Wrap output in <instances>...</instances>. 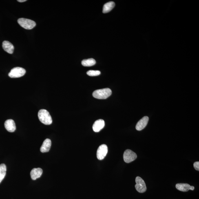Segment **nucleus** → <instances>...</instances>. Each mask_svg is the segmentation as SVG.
<instances>
[{"label":"nucleus","instance_id":"nucleus-1","mask_svg":"<svg viewBox=\"0 0 199 199\" xmlns=\"http://www.w3.org/2000/svg\"><path fill=\"white\" fill-rule=\"evenodd\" d=\"M38 118L42 123L46 125L52 123V120L50 113L46 109H41L38 113Z\"/></svg>","mask_w":199,"mask_h":199},{"label":"nucleus","instance_id":"nucleus-2","mask_svg":"<svg viewBox=\"0 0 199 199\" xmlns=\"http://www.w3.org/2000/svg\"><path fill=\"white\" fill-rule=\"evenodd\" d=\"M112 94L110 89L107 88L95 90L93 94L94 97L98 99H105L109 98Z\"/></svg>","mask_w":199,"mask_h":199},{"label":"nucleus","instance_id":"nucleus-3","mask_svg":"<svg viewBox=\"0 0 199 199\" xmlns=\"http://www.w3.org/2000/svg\"><path fill=\"white\" fill-rule=\"evenodd\" d=\"M17 22L21 27L27 30H31L34 28L36 25L35 22L25 18H20L18 20Z\"/></svg>","mask_w":199,"mask_h":199},{"label":"nucleus","instance_id":"nucleus-4","mask_svg":"<svg viewBox=\"0 0 199 199\" xmlns=\"http://www.w3.org/2000/svg\"><path fill=\"white\" fill-rule=\"evenodd\" d=\"M25 69L21 67H15L12 69L8 75L11 78H18L23 76L25 74Z\"/></svg>","mask_w":199,"mask_h":199},{"label":"nucleus","instance_id":"nucleus-5","mask_svg":"<svg viewBox=\"0 0 199 199\" xmlns=\"http://www.w3.org/2000/svg\"><path fill=\"white\" fill-rule=\"evenodd\" d=\"M136 184L135 185V188L139 193H144L147 191V186L143 179L140 177H137L136 179Z\"/></svg>","mask_w":199,"mask_h":199},{"label":"nucleus","instance_id":"nucleus-6","mask_svg":"<svg viewBox=\"0 0 199 199\" xmlns=\"http://www.w3.org/2000/svg\"><path fill=\"white\" fill-rule=\"evenodd\" d=\"M137 158V156L134 151L130 149H127L124 153V161L126 163H129L134 161Z\"/></svg>","mask_w":199,"mask_h":199},{"label":"nucleus","instance_id":"nucleus-7","mask_svg":"<svg viewBox=\"0 0 199 199\" xmlns=\"http://www.w3.org/2000/svg\"><path fill=\"white\" fill-rule=\"evenodd\" d=\"M108 152V147L105 144H103L98 147L97 151V157L98 160H102L105 158Z\"/></svg>","mask_w":199,"mask_h":199},{"label":"nucleus","instance_id":"nucleus-8","mask_svg":"<svg viewBox=\"0 0 199 199\" xmlns=\"http://www.w3.org/2000/svg\"><path fill=\"white\" fill-rule=\"evenodd\" d=\"M149 118L147 116L144 117L138 122L136 126V129L138 131H141L145 128L147 124Z\"/></svg>","mask_w":199,"mask_h":199},{"label":"nucleus","instance_id":"nucleus-9","mask_svg":"<svg viewBox=\"0 0 199 199\" xmlns=\"http://www.w3.org/2000/svg\"><path fill=\"white\" fill-rule=\"evenodd\" d=\"M4 125L5 128L9 132H14L16 130V124L13 120L12 119L7 120L5 122Z\"/></svg>","mask_w":199,"mask_h":199},{"label":"nucleus","instance_id":"nucleus-10","mask_svg":"<svg viewBox=\"0 0 199 199\" xmlns=\"http://www.w3.org/2000/svg\"><path fill=\"white\" fill-rule=\"evenodd\" d=\"M177 189L182 192H187L189 190H193L195 188L193 186H191L187 183H178L176 186Z\"/></svg>","mask_w":199,"mask_h":199},{"label":"nucleus","instance_id":"nucleus-11","mask_svg":"<svg viewBox=\"0 0 199 199\" xmlns=\"http://www.w3.org/2000/svg\"><path fill=\"white\" fill-rule=\"evenodd\" d=\"M105 122L103 120L99 119L94 122L93 126V129L95 132H98L103 128Z\"/></svg>","mask_w":199,"mask_h":199},{"label":"nucleus","instance_id":"nucleus-12","mask_svg":"<svg viewBox=\"0 0 199 199\" xmlns=\"http://www.w3.org/2000/svg\"><path fill=\"white\" fill-rule=\"evenodd\" d=\"M43 172V170L40 168L33 169L30 172L31 178L33 180H36V179L40 178Z\"/></svg>","mask_w":199,"mask_h":199},{"label":"nucleus","instance_id":"nucleus-13","mask_svg":"<svg viewBox=\"0 0 199 199\" xmlns=\"http://www.w3.org/2000/svg\"><path fill=\"white\" fill-rule=\"evenodd\" d=\"M2 47L5 52L10 54L13 53L14 47L12 44L7 41H5L2 43Z\"/></svg>","mask_w":199,"mask_h":199},{"label":"nucleus","instance_id":"nucleus-14","mask_svg":"<svg viewBox=\"0 0 199 199\" xmlns=\"http://www.w3.org/2000/svg\"><path fill=\"white\" fill-rule=\"evenodd\" d=\"M52 145V141L50 139H47L45 140L42 144L40 148V151L41 152H47L50 151Z\"/></svg>","mask_w":199,"mask_h":199},{"label":"nucleus","instance_id":"nucleus-15","mask_svg":"<svg viewBox=\"0 0 199 199\" xmlns=\"http://www.w3.org/2000/svg\"><path fill=\"white\" fill-rule=\"evenodd\" d=\"M115 6V3L114 2H109L104 5L103 9V12L104 13H106L109 12L114 8Z\"/></svg>","mask_w":199,"mask_h":199},{"label":"nucleus","instance_id":"nucleus-16","mask_svg":"<svg viewBox=\"0 0 199 199\" xmlns=\"http://www.w3.org/2000/svg\"><path fill=\"white\" fill-rule=\"evenodd\" d=\"M96 63L95 60L93 58L84 59L82 61V64L84 67H92Z\"/></svg>","mask_w":199,"mask_h":199},{"label":"nucleus","instance_id":"nucleus-17","mask_svg":"<svg viewBox=\"0 0 199 199\" xmlns=\"http://www.w3.org/2000/svg\"><path fill=\"white\" fill-rule=\"evenodd\" d=\"M6 167L4 164L0 165V183L5 178L6 174Z\"/></svg>","mask_w":199,"mask_h":199},{"label":"nucleus","instance_id":"nucleus-18","mask_svg":"<svg viewBox=\"0 0 199 199\" xmlns=\"http://www.w3.org/2000/svg\"><path fill=\"white\" fill-rule=\"evenodd\" d=\"M101 74L99 71L90 70L87 71V74L88 75L91 76H97Z\"/></svg>","mask_w":199,"mask_h":199},{"label":"nucleus","instance_id":"nucleus-19","mask_svg":"<svg viewBox=\"0 0 199 199\" xmlns=\"http://www.w3.org/2000/svg\"><path fill=\"white\" fill-rule=\"evenodd\" d=\"M193 167L196 170L199 171V162H195L193 163Z\"/></svg>","mask_w":199,"mask_h":199},{"label":"nucleus","instance_id":"nucleus-20","mask_svg":"<svg viewBox=\"0 0 199 199\" xmlns=\"http://www.w3.org/2000/svg\"><path fill=\"white\" fill-rule=\"evenodd\" d=\"M26 0H18L17 1L19 2H25L26 1Z\"/></svg>","mask_w":199,"mask_h":199}]
</instances>
